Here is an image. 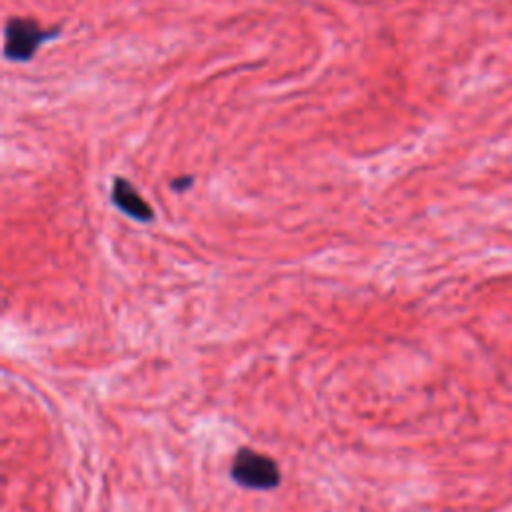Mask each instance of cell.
Wrapping results in <instances>:
<instances>
[{"label":"cell","mask_w":512,"mask_h":512,"mask_svg":"<svg viewBox=\"0 0 512 512\" xmlns=\"http://www.w3.org/2000/svg\"><path fill=\"white\" fill-rule=\"evenodd\" d=\"M232 480L248 490H272L280 484L278 462L252 448H240L230 466Z\"/></svg>","instance_id":"cell-1"},{"label":"cell","mask_w":512,"mask_h":512,"mask_svg":"<svg viewBox=\"0 0 512 512\" xmlns=\"http://www.w3.org/2000/svg\"><path fill=\"white\" fill-rule=\"evenodd\" d=\"M56 34L58 30H44L32 18H10L4 26V56L12 62H28Z\"/></svg>","instance_id":"cell-2"},{"label":"cell","mask_w":512,"mask_h":512,"mask_svg":"<svg viewBox=\"0 0 512 512\" xmlns=\"http://www.w3.org/2000/svg\"><path fill=\"white\" fill-rule=\"evenodd\" d=\"M112 202L120 212L136 222H150L154 218L152 206L138 194L134 184L124 178H114Z\"/></svg>","instance_id":"cell-3"},{"label":"cell","mask_w":512,"mask_h":512,"mask_svg":"<svg viewBox=\"0 0 512 512\" xmlns=\"http://www.w3.org/2000/svg\"><path fill=\"white\" fill-rule=\"evenodd\" d=\"M190 184H192V178H190V176H184V178H176V180H172V188H174V190H180V192H182V190H186Z\"/></svg>","instance_id":"cell-4"}]
</instances>
